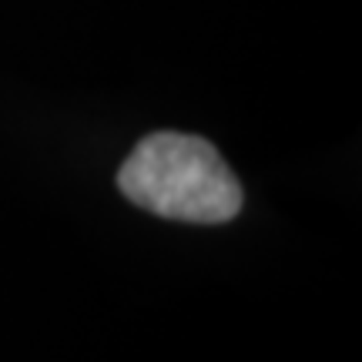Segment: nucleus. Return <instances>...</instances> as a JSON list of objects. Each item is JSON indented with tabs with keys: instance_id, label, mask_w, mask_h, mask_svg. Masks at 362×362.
Here are the masks:
<instances>
[{
	"instance_id": "f257e3e1",
	"label": "nucleus",
	"mask_w": 362,
	"mask_h": 362,
	"mask_svg": "<svg viewBox=\"0 0 362 362\" xmlns=\"http://www.w3.org/2000/svg\"><path fill=\"white\" fill-rule=\"evenodd\" d=\"M121 194L161 218L221 225L242 211V185L198 134L158 131L134 144L117 171Z\"/></svg>"
}]
</instances>
